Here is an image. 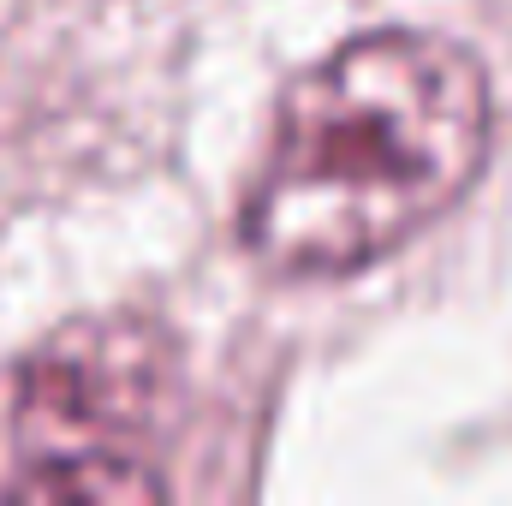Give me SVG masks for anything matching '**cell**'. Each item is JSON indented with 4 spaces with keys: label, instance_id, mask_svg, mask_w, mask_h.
<instances>
[{
    "label": "cell",
    "instance_id": "cell-1",
    "mask_svg": "<svg viewBox=\"0 0 512 506\" xmlns=\"http://www.w3.org/2000/svg\"><path fill=\"white\" fill-rule=\"evenodd\" d=\"M483 149L489 90L453 42H346L280 102L245 245L280 274H352L453 209Z\"/></svg>",
    "mask_w": 512,
    "mask_h": 506
},
{
    "label": "cell",
    "instance_id": "cell-2",
    "mask_svg": "<svg viewBox=\"0 0 512 506\" xmlns=\"http://www.w3.org/2000/svg\"><path fill=\"white\" fill-rule=\"evenodd\" d=\"M161 405V346L137 322L72 328L12 381L24 501H161L167 483L137 459V435Z\"/></svg>",
    "mask_w": 512,
    "mask_h": 506
}]
</instances>
